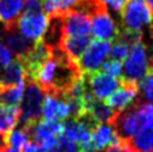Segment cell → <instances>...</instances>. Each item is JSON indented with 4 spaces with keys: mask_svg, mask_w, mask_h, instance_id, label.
Returning a JSON list of instances; mask_svg holds the SVG:
<instances>
[{
    "mask_svg": "<svg viewBox=\"0 0 153 152\" xmlns=\"http://www.w3.org/2000/svg\"><path fill=\"white\" fill-rule=\"evenodd\" d=\"M13 62V55L3 43H0V72Z\"/></svg>",
    "mask_w": 153,
    "mask_h": 152,
    "instance_id": "28",
    "label": "cell"
},
{
    "mask_svg": "<svg viewBox=\"0 0 153 152\" xmlns=\"http://www.w3.org/2000/svg\"><path fill=\"white\" fill-rule=\"evenodd\" d=\"M84 77L89 93L100 101H106L120 86V80L108 76L104 72L84 75Z\"/></svg>",
    "mask_w": 153,
    "mask_h": 152,
    "instance_id": "5",
    "label": "cell"
},
{
    "mask_svg": "<svg viewBox=\"0 0 153 152\" xmlns=\"http://www.w3.org/2000/svg\"><path fill=\"white\" fill-rule=\"evenodd\" d=\"M71 115L70 107L63 98L46 95L42 104V117L45 121L59 122Z\"/></svg>",
    "mask_w": 153,
    "mask_h": 152,
    "instance_id": "13",
    "label": "cell"
},
{
    "mask_svg": "<svg viewBox=\"0 0 153 152\" xmlns=\"http://www.w3.org/2000/svg\"><path fill=\"white\" fill-rule=\"evenodd\" d=\"M8 150V134L0 133V152H5Z\"/></svg>",
    "mask_w": 153,
    "mask_h": 152,
    "instance_id": "31",
    "label": "cell"
},
{
    "mask_svg": "<svg viewBox=\"0 0 153 152\" xmlns=\"http://www.w3.org/2000/svg\"><path fill=\"white\" fill-rule=\"evenodd\" d=\"M129 145L135 152H153V119L146 122Z\"/></svg>",
    "mask_w": 153,
    "mask_h": 152,
    "instance_id": "18",
    "label": "cell"
},
{
    "mask_svg": "<svg viewBox=\"0 0 153 152\" xmlns=\"http://www.w3.org/2000/svg\"><path fill=\"white\" fill-rule=\"evenodd\" d=\"M148 71V60H147V48L143 41H138L130 46L128 57L125 58L123 66V77L125 83L137 84L140 83Z\"/></svg>",
    "mask_w": 153,
    "mask_h": 152,
    "instance_id": "3",
    "label": "cell"
},
{
    "mask_svg": "<svg viewBox=\"0 0 153 152\" xmlns=\"http://www.w3.org/2000/svg\"><path fill=\"white\" fill-rule=\"evenodd\" d=\"M53 152H82V150H81V147L77 143L70 141L68 138H66L62 134L61 137L58 138L57 145H56V147H54Z\"/></svg>",
    "mask_w": 153,
    "mask_h": 152,
    "instance_id": "26",
    "label": "cell"
},
{
    "mask_svg": "<svg viewBox=\"0 0 153 152\" xmlns=\"http://www.w3.org/2000/svg\"><path fill=\"white\" fill-rule=\"evenodd\" d=\"M91 43V36H77V37H65L61 48L63 53L71 61L77 63V61L84 55L86 48Z\"/></svg>",
    "mask_w": 153,
    "mask_h": 152,
    "instance_id": "15",
    "label": "cell"
},
{
    "mask_svg": "<svg viewBox=\"0 0 153 152\" xmlns=\"http://www.w3.org/2000/svg\"><path fill=\"white\" fill-rule=\"evenodd\" d=\"M146 4H147V7H148L149 9V12L152 14V17H153V0H144Z\"/></svg>",
    "mask_w": 153,
    "mask_h": 152,
    "instance_id": "33",
    "label": "cell"
},
{
    "mask_svg": "<svg viewBox=\"0 0 153 152\" xmlns=\"http://www.w3.org/2000/svg\"><path fill=\"white\" fill-rule=\"evenodd\" d=\"M139 88L142 91V95L144 96L147 103L153 104V67L148 69L143 80L140 81Z\"/></svg>",
    "mask_w": 153,
    "mask_h": 152,
    "instance_id": "24",
    "label": "cell"
},
{
    "mask_svg": "<svg viewBox=\"0 0 153 152\" xmlns=\"http://www.w3.org/2000/svg\"><path fill=\"white\" fill-rule=\"evenodd\" d=\"M25 80L24 66L20 58L13 60V62L0 72V88H10L23 84Z\"/></svg>",
    "mask_w": 153,
    "mask_h": 152,
    "instance_id": "17",
    "label": "cell"
},
{
    "mask_svg": "<svg viewBox=\"0 0 153 152\" xmlns=\"http://www.w3.org/2000/svg\"><path fill=\"white\" fill-rule=\"evenodd\" d=\"M110 42L104 41H91L89 47L86 48L84 55L77 61L79 69L82 75H92L99 72V70L106 61V58L110 55Z\"/></svg>",
    "mask_w": 153,
    "mask_h": 152,
    "instance_id": "4",
    "label": "cell"
},
{
    "mask_svg": "<svg viewBox=\"0 0 153 152\" xmlns=\"http://www.w3.org/2000/svg\"><path fill=\"white\" fill-rule=\"evenodd\" d=\"M129 51H130V45H128L127 42H124L118 38V39H115V43L111 46L110 55L109 56H110L111 60H114V61L123 62V61H125V58L128 57Z\"/></svg>",
    "mask_w": 153,
    "mask_h": 152,
    "instance_id": "23",
    "label": "cell"
},
{
    "mask_svg": "<svg viewBox=\"0 0 153 152\" xmlns=\"http://www.w3.org/2000/svg\"><path fill=\"white\" fill-rule=\"evenodd\" d=\"M138 91H139V88L137 84L125 83V81L122 80L118 90L109 98L105 103L117 114L122 113L124 110L129 109L130 107H133L137 103Z\"/></svg>",
    "mask_w": 153,
    "mask_h": 152,
    "instance_id": "10",
    "label": "cell"
},
{
    "mask_svg": "<svg viewBox=\"0 0 153 152\" xmlns=\"http://www.w3.org/2000/svg\"><path fill=\"white\" fill-rule=\"evenodd\" d=\"M1 39H3V45L12 52V55L15 56V58L24 57L34 46L33 42L28 41L19 33L17 27L8 29L4 28Z\"/></svg>",
    "mask_w": 153,
    "mask_h": 152,
    "instance_id": "12",
    "label": "cell"
},
{
    "mask_svg": "<svg viewBox=\"0 0 153 152\" xmlns=\"http://www.w3.org/2000/svg\"><path fill=\"white\" fill-rule=\"evenodd\" d=\"M147 60H148V69L153 67V45L147 50Z\"/></svg>",
    "mask_w": 153,
    "mask_h": 152,
    "instance_id": "32",
    "label": "cell"
},
{
    "mask_svg": "<svg viewBox=\"0 0 153 152\" xmlns=\"http://www.w3.org/2000/svg\"><path fill=\"white\" fill-rule=\"evenodd\" d=\"M91 20V33L97 41L111 42L119 37V27L115 20L109 14L108 8H104L95 13L90 18Z\"/></svg>",
    "mask_w": 153,
    "mask_h": 152,
    "instance_id": "8",
    "label": "cell"
},
{
    "mask_svg": "<svg viewBox=\"0 0 153 152\" xmlns=\"http://www.w3.org/2000/svg\"><path fill=\"white\" fill-rule=\"evenodd\" d=\"M105 152H135V151L132 148V146L129 145V142L120 139L118 143L108 147Z\"/></svg>",
    "mask_w": 153,
    "mask_h": 152,
    "instance_id": "29",
    "label": "cell"
},
{
    "mask_svg": "<svg viewBox=\"0 0 153 152\" xmlns=\"http://www.w3.org/2000/svg\"><path fill=\"white\" fill-rule=\"evenodd\" d=\"M17 27L20 31V34L30 42L41 41L46 33L48 27V17L45 13L39 14H25L23 13L18 19Z\"/></svg>",
    "mask_w": 153,
    "mask_h": 152,
    "instance_id": "9",
    "label": "cell"
},
{
    "mask_svg": "<svg viewBox=\"0 0 153 152\" xmlns=\"http://www.w3.org/2000/svg\"><path fill=\"white\" fill-rule=\"evenodd\" d=\"M137 104L138 103H135L129 109L118 113L111 123L113 128L115 129V133L122 141L129 142L142 127L140 117L138 114V110H137Z\"/></svg>",
    "mask_w": 153,
    "mask_h": 152,
    "instance_id": "7",
    "label": "cell"
},
{
    "mask_svg": "<svg viewBox=\"0 0 153 152\" xmlns=\"http://www.w3.org/2000/svg\"><path fill=\"white\" fill-rule=\"evenodd\" d=\"M28 133L29 141L37 145H53L57 143L58 138L63 134V126L59 122L39 121L33 126L22 127Z\"/></svg>",
    "mask_w": 153,
    "mask_h": 152,
    "instance_id": "6",
    "label": "cell"
},
{
    "mask_svg": "<svg viewBox=\"0 0 153 152\" xmlns=\"http://www.w3.org/2000/svg\"><path fill=\"white\" fill-rule=\"evenodd\" d=\"M101 72H104L108 76H111L114 79L122 80V77H123V62L114 61V60L105 61L101 66Z\"/></svg>",
    "mask_w": 153,
    "mask_h": 152,
    "instance_id": "25",
    "label": "cell"
},
{
    "mask_svg": "<svg viewBox=\"0 0 153 152\" xmlns=\"http://www.w3.org/2000/svg\"><path fill=\"white\" fill-rule=\"evenodd\" d=\"M79 0H45L43 1V10L47 17L54 15H65L76 8Z\"/></svg>",
    "mask_w": 153,
    "mask_h": 152,
    "instance_id": "19",
    "label": "cell"
},
{
    "mask_svg": "<svg viewBox=\"0 0 153 152\" xmlns=\"http://www.w3.org/2000/svg\"><path fill=\"white\" fill-rule=\"evenodd\" d=\"M101 1L106 8L109 7L113 10H115V12H122L129 0H101Z\"/></svg>",
    "mask_w": 153,
    "mask_h": 152,
    "instance_id": "30",
    "label": "cell"
},
{
    "mask_svg": "<svg viewBox=\"0 0 153 152\" xmlns=\"http://www.w3.org/2000/svg\"><path fill=\"white\" fill-rule=\"evenodd\" d=\"M19 121V107L0 105V133L9 134Z\"/></svg>",
    "mask_w": 153,
    "mask_h": 152,
    "instance_id": "20",
    "label": "cell"
},
{
    "mask_svg": "<svg viewBox=\"0 0 153 152\" xmlns=\"http://www.w3.org/2000/svg\"><path fill=\"white\" fill-rule=\"evenodd\" d=\"M25 0H0V23L5 29L15 28Z\"/></svg>",
    "mask_w": 153,
    "mask_h": 152,
    "instance_id": "14",
    "label": "cell"
},
{
    "mask_svg": "<svg viewBox=\"0 0 153 152\" xmlns=\"http://www.w3.org/2000/svg\"><path fill=\"white\" fill-rule=\"evenodd\" d=\"M153 17L144 0H129L122 10L120 31L133 34H142L146 25L152 24Z\"/></svg>",
    "mask_w": 153,
    "mask_h": 152,
    "instance_id": "2",
    "label": "cell"
},
{
    "mask_svg": "<svg viewBox=\"0 0 153 152\" xmlns=\"http://www.w3.org/2000/svg\"><path fill=\"white\" fill-rule=\"evenodd\" d=\"M151 33H152V37H153V22H152V27H151Z\"/></svg>",
    "mask_w": 153,
    "mask_h": 152,
    "instance_id": "34",
    "label": "cell"
},
{
    "mask_svg": "<svg viewBox=\"0 0 153 152\" xmlns=\"http://www.w3.org/2000/svg\"><path fill=\"white\" fill-rule=\"evenodd\" d=\"M65 37L91 36V20L87 15L72 10L62 17Z\"/></svg>",
    "mask_w": 153,
    "mask_h": 152,
    "instance_id": "11",
    "label": "cell"
},
{
    "mask_svg": "<svg viewBox=\"0 0 153 152\" xmlns=\"http://www.w3.org/2000/svg\"><path fill=\"white\" fill-rule=\"evenodd\" d=\"M24 91V83L10 88H0V105L4 107H18L22 101Z\"/></svg>",
    "mask_w": 153,
    "mask_h": 152,
    "instance_id": "21",
    "label": "cell"
},
{
    "mask_svg": "<svg viewBox=\"0 0 153 152\" xmlns=\"http://www.w3.org/2000/svg\"><path fill=\"white\" fill-rule=\"evenodd\" d=\"M29 143L28 133L24 128H17L8 134V147L15 151L23 152L25 146Z\"/></svg>",
    "mask_w": 153,
    "mask_h": 152,
    "instance_id": "22",
    "label": "cell"
},
{
    "mask_svg": "<svg viewBox=\"0 0 153 152\" xmlns=\"http://www.w3.org/2000/svg\"><path fill=\"white\" fill-rule=\"evenodd\" d=\"M23 13L25 14H39L43 13V0H25Z\"/></svg>",
    "mask_w": 153,
    "mask_h": 152,
    "instance_id": "27",
    "label": "cell"
},
{
    "mask_svg": "<svg viewBox=\"0 0 153 152\" xmlns=\"http://www.w3.org/2000/svg\"><path fill=\"white\" fill-rule=\"evenodd\" d=\"M119 141L120 138L118 137L111 124H99L92 131L91 142L96 152L110 147V146L118 143Z\"/></svg>",
    "mask_w": 153,
    "mask_h": 152,
    "instance_id": "16",
    "label": "cell"
},
{
    "mask_svg": "<svg viewBox=\"0 0 153 152\" xmlns=\"http://www.w3.org/2000/svg\"><path fill=\"white\" fill-rule=\"evenodd\" d=\"M24 89L19 108V121L22 122V127H29L41 121L42 104L46 94L32 80H27Z\"/></svg>",
    "mask_w": 153,
    "mask_h": 152,
    "instance_id": "1",
    "label": "cell"
}]
</instances>
